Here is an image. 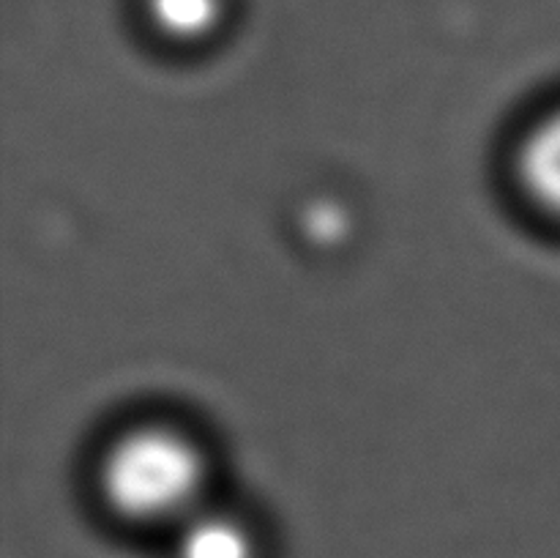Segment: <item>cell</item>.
I'll list each match as a JSON object with an SVG mask.
<instances>
[{
    "label": "cell",
    "mask_w": 560,
    "mask_h": 558,
    "mask_svg": "<svg viewBox=\"0 0 560 558\" xmlns=\"http://www.w3.org/2000/svg\"><path fill=\"white\" fill-rule=\"evenodd\" d=\"M514 178L536 211L560 222V104L523 135L514 151Z\"/></svg>",
    "instance_id": "cell-2"
},
{
    "label": "cell",
    "mask_w": 560,
    "mask_h": 558,
    "mask_svg": "<svg viewBox=\"0 0 560 558\" xmlns=\"http://www.w3.org/2000/svg\"><path fill=\"white\" fill-rule=\"evenodd\" d=\"M175 558H257L255 531L238 514L206 503L175 525Z\"/></svg>",
    "instance_id": "cell-3"
},
{
    "label": "cell",
    "mask_w": 560,
    "mask_h": 558,
    "mask_svg": "<svg viewBox=\"0 0 560 558\" xmlns=\"http://www.w3.org/2000/svg\"><path fill=\"white\" fill-rule=\"evenodd\" d=\"M211 463L189 430L142 421L109 441L96 481L104 503L131 523L180 525L206 507Z\"/></svg>",
    "instance_id": "cell-1"
},
{
    "label": "cell",
    "mask_w": 560,
    "mask_h": 558,
    "mask_svg": "<svg viewBox=\"0 0 560 558\" xmlns=\"http://www.w3.org/2000/svg\"><path fill=\"white\" fill-rule=\"evenodd\" d=\"M142 5L156 33L180 44L213 36L228 11V0H142Z\"/></svg>",
    "instance_id": "cell-4"
}]
</instances>
